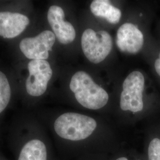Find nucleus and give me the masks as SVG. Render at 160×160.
Masks as SVG:
<instances>
[{
    "instance_id": "nucleus-1",
    "label": "nucleus",
    "mask_w": 160,
    "mask_h": 160,
    "mask_svg": "<svg viewBox=\"0 0 160 160\" xmlns=\"http://www.w3.org/2000/svg\"><path fill=\"white\" fill-rule=\"evenodd\" d=\"M69 87L77 102L86 109L98 110L108 103V93L84 71H78L74 74Z\"/></svg>"
},
{
    "instance_id": "nucleus-2",
    "label": "nucleus",
    "mask_w": 160,
    "mask_h": 160,
    "mask_svg": "<svg viewBox=\"0 0 160 160\" xmlns=\"http://www.w3.org/2000/svg\"><path fill=\"white\" fill-rule=\"evenodd\" d=\"M97 125L96 120L88 116L68 112L58 118L54 123V129L60 137L78 141L90 137Z\"/></svg>"
},
{
    "instance_id": "nucleus-3",
    "label": "nucleus",
    "mask_w": 160,
    "mask_h": 160,
    "mask_svg": "<svg viewBox=\"0 0 160 160\" xmlns=\"http://www.w3.org/2000/svg\"><path fill=\"white\" fill-rule=\"evenodd\" d=\"M81 48L86 57L92 63L97 64L109 55L113 48V40L105 30L96 32L85 30L81 36Z\"/></svg>"
},
{
    "instance_id": "nucleus-4",
    "label": "nucleus",
    "mask_w": 160,
    "mask_h": 160,
    "mask_svg": "<svg viewBox=\"0 0 160 160\" xmlns=\"http://www.w3.org/2000/svg\"><path fill=\"white\" fill-rule=\"evenodd\" d=\"M144 85L143 75L138 71H133L126 77L120 94V107L123 111L138 113L142 110Z\"/></svg>"
},
{
    "instance_id": "nucleus-5",
    "label": "nucleus",
    "mask_w": 160,
    "mask_h": 160,
    "mask_svg": "<svg viewBox=\"0 0 160 160\" xmlns=\"http://www.w3.org/2000/svg\"><path fill=\"white\" fill-rule=\"evenodd\" d=\"M29 75L26 80V90L29 95L40 96L45 93L49 80L52 76V70L46 60H32L28 63Z\"/></svg>"
},
{
    "instance_id": "nucleus-6",
    "label": "nucleus",
    "mask_w": 160,
    "mask_h": 160,
    "mask_svg": "<svg viewBox=\"0 0 160 160\" xmlns=\"http://www.w3.org/2000/svg\"><path fill=\"white\" fill-rule=\"evenodd\" d=\"M55 35L51 31L45 30L34 38H26L20 43V49L26 57L45 60L55 42Z\"/></svg>"
},
{
    "instance_id": "nucleus-7",
    "label": "nucleus",
    "mask_w": 160,
    "mask_h": 160,
    "mask_svg": "<svg viewBox=\"0 0 160 160\" xmlns=\"http://www.w3.org/2000/svg\"><path fill=\"white\" fill-rule=\"evenodd\" d=\"M116 42L120 51L135 54L143 47V35L135 24L124 23L117 32Z\"/></svg>"
},
{
    "instance_id": "nucleus-8",
    "label": "nucleus",
    "mask_w": 160,
    "mask_h": 160,
    "mask_svg": "<svg viewBox=\"0 0 160 160\" xmlns=\"http://www.w3.org/2000/svg\"><path fill=\"white\" fill-rule=\"evenodd\" d=\"M48 20L58 41L62 44L72 43L76 32L72 24L64 20L63 9L57 6L50 7L48 12Z\"/></svg>"
},
{
    "instance_id": "nucleus-9",
    "label": "nucleus",
    "mask_w": 160,
    "mask_h": 160,
    "mask_svg": "<svg viewBox=\"0 0 160 160\" xmlns=\"http://www.w3.org/2000/svg\"><path fill=\"white\" fill-rule=\"evenodd\" d=\"M29 18L17 12H0V36L12 39L21 34L29 25Z\"/></svg>"
},
{
    "instance_id": "nucleus-10",
    "label": "nucleus",
    "mask_w": 160,
    "mask_h": 160,
    "mask_svg": "<svg viewBox=\"0 0 160 160\" xmlns=\"http://www.w3.org/2000/svg\"><path fill=\"white\" fill-rule=\"evenodd\" d=\"M90 10L95 16L104 18L111 24L119 23L122 16L120 10L112 6L109 1L106 0L92 1Z\"/></svg>"
},
{
    "instance_id": "nucleus-11",
    "label": "nucleus",
    "mask_w": 160,
    "mask_h": 160,
    "mask_svg": "<svg viewBox=\"0 0 160 160\" xmlns=\"http://www.w3.org/2000/svg\"><path fill=\"white\" fill-rule=\"evenodd\" d=\"M18 160H47L45 144L39 139H33L26 143Z\"/></svg>"
},
{
    "instance_id": "nucleus-12",
    "label": "nucleus",
    "mask_w": 160,
    "mask_h": 160,
    "mask_svg": "<svg viewBox=\"0 0 160 160\" xmlns=\"http://www.w3.org/2000/svg\"><path fill=\"white\" fill-rule=\"evenodd\" d=\"M11 97V88L5 74L0 71V113L6 109Z\"/></svg>"
},
{
    "instance_id": "nucleus-13",
    "label": "nucleus",
    "mask_w": 160,
    "mask_h": 160,
    "mask_svg": "<svg viewBox=\"0 0 160 160\" xmlns=\"http://www.w3.org/2000/svg\"><path fill=\"white\" fill-rule=\"evenodd\" d=\"M148 160H160V139H153L149 144L148 149Z\"/></svg>"
},
{
    "instance_id": "nucleus-14",
    "label": "nucleus",
    "mask_w": 160,
    "mask_h": 160,
    "mask_svg": "<svg viewBox=\"0 0 160 160\" xmlns=\"http://www.w3.org/2000/svg\"><path fill=\"white\" fill-rule=\"evenodd\" d=\"M155 69L157 73L160 77V53L159 54V58L156 59L155 62Z\"/></svg>"
},
{
    "instance_id": "nucleus-15",
    "label": "nucleus",
    "mask_w": 160,
    "mask_h": 160,
    "mask_svg": "<svg viewBox=\"0 0 160 160\" xmlns=\"http://www.w3.org/2000/svg\"><path fill=\"white\" fill-rule=\"evenodd\" d=\"M116 160H129L126 157H119V158H117Z\"/></svg>"
}]
</instances>
